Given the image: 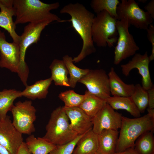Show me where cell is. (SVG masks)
<instances>
[{
    "label": "cell",
    "instance_id": "6da1fadb",
    "mask_svg": "<svg viewBox=\"0 0 154 154\" xmlns=\"http://www.w3.org/2000/svg\"><path fill=\"white\" fill-rule=\"evenodd\" d=\"M61 14L67 13L71 19L65 21L71 22L72 27L80 37L83 42L81 50L76 56L73 58L74 62L78 63L96 51L92 35V27L95 15L82 4L70 3L60 10Z\"/></svg>",
    "mask_w": 154,
    "mask_h": 154
},
{
    "label": "cell",
    "instance_id": "7a4b0ae2",
    "mask_svg": "<svg viewBox=\"0 0 154 154\" xmlns=\"http://www.w3.org/2000/svg\"><path fill=\"white\" fill-rule=\"evenodd\" d=\"M58 2L48 4L39 0H13L16 25L27 23L49 21L62 22L50 11L60 7Z\"/></svg>",
    "mask_w": 154,
    "mask_h": 154
},
{
    "label": "cell",
    "instance_id": "3957f363",
    "mask_svg": "<svg viewBox=\"0 0 154 154\" xmlns=\"http://www.w3.org/2000/svg\"><path fill=\"white\" fill-rule=\"evenodd\" d=\"M116 152L133 147L137 139L148 131H153L154 119L147 114L133 118L122 116Z\"/></svg>",
    "mask_w": 154,
    "mask_h": 154
},
{
    "label": "cell",
    "instance_id": "277c9868",
    "mask_svg": "<svg viewBox=\"0 0 154 154\" xmlns=\"http://www.w3.org/2000/svg\"><path fill=\"white\" fill-rule=\"evenodd\" d=\"M69 119L63 107L59 106L51 113L42 137L55 145H61L74 139L78 135L71 128Z\"/></svg>",
    "mask_w": 154,
    "mask_h": 154
},
{
    "label": "cell",
    "instance_id": "5b68a950",
    "mask_svg": "<svg viewBox=\"0 0 154 154\" xmlns=\"http://www.w3.org/2000/svg\"><path fill=\"white\" fill-rule=\"evenodd\" d=\"M117 20L105 11L95 16L92 25V35L94 43L98 46L111 47L117 42Z\"/></svg>",
    "mask_w": 154,
    "mask_h": 154
},
{
    "label": "cell",
    "instance_id": "8992f818",
    "mask_svg": "<svg viewBox=\"0 0 154 154\" xmlns=\"http://www.w3.org/2000/svg\"><path fill=\"white\" fill-rule=\"evenodd\" d=\"M52 22L49 21L29 23L24 29L20 36L19 43L20 50V61L17 74L23 85H27L29 76V68L25 61V56L27 48L33 43H37L40 39L41 33L48 25Z\"/></svg>",
    "mask_w": 154,
    "mask_h": 154
},
{
    "label": "cell",
    "instance_id": "52a82bcc",
    "mask_svg": "<svg viewBox=\"0 0 154 154\" xmlns=\"http://www.w3.org/2000/svg\"><path fill=\"white\" fill-rule=\"evenodd\" d=\"M117 20L126 19L130 26L147 30L153 19L150 15L139 6L134 0H121L117 5Z\"/></svg>",
    "mask_w": 154,
    "mask_h": 154
},
{
    "label": "cell",
    "instance_id": "ba28073f",
    "mask_svg": "<svg viewBox=\"0 0 154 154\" xmlns=\"http://www.w3.org/2000/svg\"><path fill=\"white\" fill-rule=\"evenodd\" d=\"M130 26L126 19L117 20L118 37L114 52V64H119L123 60L133 56L139 49L133 35L129 32Z\"/></svg>",
    "mask_w": 154,
    "mask_h": 154
},
{
    "label": "cell",
    "instance_id": "9c48e42d",
    "mask_svg": "<svg viewBox=\"0 0 154 154\" xmlns=\"http://www.w3.org/2000/svg\"><path fill=\"white\" fill-rule=\"evenodd\" d=\"M13 117L12 123L22 134L30 135L35 130L34 123L36 118V109L31 100L18 101L11 110Z\"/></svg>",
    "mask_w": 154,
    "mask_h": 154
},
{
    "label": "cell",
    "instance_id": "30bf717a",
    "mask_svg": "<svg viewBox=\"0 0 154 154\" xmlns=\"http://www.w3.org/2000/svg\"><path fill=\"white\" fill-rule=\"evenodd\" d=\"M84 85L91 94L106 100L111 95L109 77L102 69L90 70L78 82Z\"/></svg>",
    "mask_w": 154,
    "mask_h": 154
},
{
    "label": "cell",
    "instance_id": "8fae6325",
    "mask_svg": "<svg viewBox=\"0 0 154 154\" xmlns=\"http://www.w3.org/2000/svg\"><path fill=\"white\" fill-rule=\"evenodd\" d=\"M122 116L106 102L92 118V130L97 134L105 129L118 130L121 126Z\"/></svg>",
    "mask_w": 154,
    "mask_h": 154
},
{
    "label": "cell",
    "instance_id": "7c38bea8",
    "mask_svg": "<svg viewBox=\"0 0 154 154\" xmlns=\"http://www.w3.org/2000/svg\"><path fill=\"white\" fill-rule=\"evenodd\" d=\"M0 66L18 73L20 61L19 44L7 42L4 33L0 30Z\"/></svg>",
    "mask_w": 154,
    "mask_h": 154
},
{
    "label": "cell",
    "instance_id": "4fadbf2b",
    "mask_svg": "<svg viewBox=\"0 0 154 154\" xmlns=\"http://www.w3.org/2000/svg\"><path fill=\"white\" fill-rule=\"evenodd\" d=\"M150 62L147 51L145 52L143 54L136 53L127 63L121 65L122 73L127 76H129L132 70L134 68L137 69L142 77V86L147 90L154 86L149 71Z\"/></svg>",
    "mask_w": 154,
    "mask_h": 154
},
{
    "label": "cell",
    "instance_id": "5bb4252c",
    "mask_svg": "<svg viewBox=\"0 0 154 154\" xmlns=\"http://www.w3.org/2000/svg\"><path fill=\"white\" fill-rule=\"evenodd\" d=\"M24 142L22 134L13 125L10 117L7 115L0 119V144L11 154H16Z\"/></svg>",
    "mask_w": 154,
    "mask_h": 154
},
{
    "label": "cell",
    "instance_id": "9a60e30c",
    "mask_svg": "<svg viewBox=\"0 0 154 154\" xmlns=\"http://www.w3.org/2000/svg\"><path fill=\"white\" fill-rule=\"evenodd\" d=\"M72 129L78 135H82L92 129V118L79 107L63 106Z\"/></svg>",
    "mask_w": 154,
    "mask_h": 154
},
{
    "label": "cell",
    "instance_id": "2e32d148",
    "mask_svg": "<svg viewBox=\"0 0 154 154\" xmlns=\"http://www.w3.org/2000/svg\"><path fill=\"white\" fill-rule=\"evenodd\" d=\"M0 27L8 32L13 42L19 44L20 36L15 31L16 25L13 19L15 16L13 0H0Z\"/></svg>",
    "mask_w": 154,
    "mask_h": 154
},
{
    "label": "cell",
    "instance_id": "e0dca14e",
    "mask_svg": "<svg viewBox=\"0 0 154 154\" xmlns=\"http://www.w3.org/2000/svg\"><path fill=\"white\" fill-rule=\"evenodd\" d=\"M110 92L113 96L130 97L134 92L135 85L124 83L112 67L108 74Z\"/></svg>",
    "mask_w": 154,
    "mask_h": 154
},
{
    "label": "cell",
    "instance_id": "ac0fdd59",
    "mask_svg": "<svg viewBox=\"0 0 154 154\" xmlns=\"http://www.w3.org/2000/svg\"><path fill=\"white\" fill-rule=\"evenodd\" d=\"M119 132L113 129L103 130L98 134V147L96 153L114 154L116 153Z\"/></svg>",
    "mask_w": 154,
    "mask_h": 154
},
{
    "label": "cell",
    "instance_id": "d6986e66",
    "mask_svg": "<svg viewBox=\"0 0 154 154\" xmlns=\"http://www.w3.org/2000/svg\"><path fill=\"white\" fill-rule=\"evenodd\" d=\"M73 154H94L98 150V134L92 129L84 134L77 143Z\"/></svg>",
    "mask_w": 154,
    "mask_h": 154
},
{
    "label": "cell",
    "instance_id": "ffe728a7",
    "mask_svg": "<svg viewBox=\"0 0 154 154\" xmlns=\"http://www.w3.org/2000/svg\"><path fill=\"white\" fill-rule=\"evenodd\" d=\"M52 81L50 77L37 81L31 85H27L25 86V88L21 91V96L32 100L45 98L48 93V89Z\"/></svg>",
    "mask_w": 154,
    "mask_h": 154
},
{
    "label": "cell",
    "instance_id": "44dd1931",
    "mask_svg": "<svg viewBox=\"0 0 154 154\" xmlns=\"http://www.w3.org/2000/svg\"><path fill=\"white\" fill-rule=\"evenodd\" d=\"M106 101L114 110H125L135 118L141 116L140 113L130 97L110 96Z\"/></svg>",
    "mask_w": 154,
    "mask_h": 154
},
{
    "label": "cell",
    "instance_id": "7402d4cb",
    "mask_svg": "<svg viewBox=\"0 0 154 154\" xmlns=\"http://www.w3.org/2000/svg\"><path fill=\"white\" fill-rule=\"evenodd\" d=\"M85 98L78 107L88 116L93 118L106 103V101L86 90Z\"/></svg>",
    "mask_w": 154,
    "mask_h": 154
},
{
    "label": "cell",
    "instance_id": "603a6c76",
    "mask_svg": "<svg viewBox=\"0 0 154 154\" xmlns=\"http://www.w3.org/2000/svg\"><path fill=\"white\" fill-rule=\"evenodd\" d=\"M51 71L50 78L56 86L70 87L68 70L62 60L54 59L49 66Z\"/></svg>",
    "mask_w": 154,
    "mask_h": 154
},
{
    "label": "cell",
    "instance_id": "cb8c5ba5",
    "mask_svg": "<svg viewBox=\"0 0 154 154\" xmlns=\"http://www.w3.org/2000/svg\"><path fill=\"white\" fill-rule=\"evenodd\" d=\"M31 154H48L56 147L43 137H36L31 134L25 142Z\"/></svg>",
    "mask_w": 154,
    "mask_h": 154
},
{
    "label": "cell",
    "instance_id": "d4e9b609",
    "mask_svg": "<svg viewBox=\"0 0 154 154\" xmlns=\"http://www.w3.org/2000/svg\"><path fill=\"white\" fill-rule=\"evenodd\" d=\"M21 91L15 89H5L0 91V119L5 118L13 106L14 100L21 97Z\"/></svg>",
    "mask_w": 154,
    "mask_h": 154
},
{
    "label": "cell",
    "instance_id": "484cf974",
    "mask_svg": "<svg viewBox=\"0 0 154 154\" xmlns=\"http://www.w3.org/2000/svg\"><path fill=\"white\" fill-rule=\"evenodd\" d=\"M62 60L69 74V82L70 87L74 88L77 83L88 73L90 69H82L77 67L74 64L73 58L68 55H66L63 56Z\"/></svg>",
    "mask_w": 154,
    "mask_h": 154
},
{
    "label": "cell",
    "instance_id": "4316f807",
    "mask_svg": "<svg viewBox=\"0 0 154 154\" xmlns=\"http://www.w3.org/2000/svg\"><path fill=\"white\" fill-rule=\"evenodd\" d=\"M153 131H148L135 141L134 148L138 154H154Z\"/></svg>",
    "mask_w": 154,
    "mask_h": 154
},
{
    "label": "cell",
    "instance_id": "83f0119b",
    "mask_svg": "<svg viewBox=\"0 0 154 154\" xmlns=\"http://www.w3.org/2000/svg\"><path fill=\"white\" fill-rule=\"evenodd\" d=\"M120 2L118 0H92L91 2L90 6L96 14L105 11L117 20L116 10Z\"/></svg>",
    "mask_w": 154,
    "mask_h": 154
},
{
    "label": "cell",
    "instance_id": "f1b7e54d",
    "mask_svg": "<svg viewBox=\"0 0 154 154\" xmlns=\"http://www.w3.org/2000/svg\"><path fill=\"white\" fill-rule=\"evenodd\" d=\"M130 97L140 113H144L148 106L147 90L141 84H137Z\"/></svg>",
    "mask_w": 154,
    "mask_h": 154
},
{
    "label": "cell",
    "instance_id": "f546056e",
    "mask_svg": "<svg viewBox=\"0 0 154 154\" xmlns=\"http://www.w3.org/2000/svg\"><path fill=\"white\" fill-rule=\"evenodd\" d=\"M58 97L64 102L65 107H78L84 99L85 95L78 94L73 90H69L61 92Z\"/></svg>",
    "mask_w": 154,
    "mask_h": 154
},
{
    "label": "cell",
    "instance_id": "4dcf8cb0",
    "mask_svg": "<svg viewBox=\"0 0 154 154\" xmlns=\"http://www.w3.org/2000/svg\"><path fill=\"white\" fill-rule=\"evenodd\" d=\"M84 134L78 135L73 140L66 143L56 145L49 154H72L78 141Z\"/></svg>",
    "mask_w": 154,
    "mask_h": 154
},
{
    "label": "cell",
    "instance_id": "1f68e13d",
    "mask_svg": "<svg viewBox=\"0 0 154 154\" xmlns=\"http://www.w3.org/2000/svg\"><path fill=\"white\" fill-rule=\"evenodd\" d=\"M147 32V37L149 41L152 45L151 52L149 56L150 61L154 59V26L152 24L150 25L146 30Z\"/></svg>",
    "mask_w": 154,
    "mask_h": 154
},
{
    "label": "cell",
    "instance_id": "d6a6232c",
    "mask_svg": "<svg viewBox=\"0 0 154 154\" xmlns=\"http://www.w3.org/2000/svg\"><path fill=\"white\" fill-rule=\"evenodd\" d=\"M148 97L147 108L154 109V86L147 90Z\"/></svg>",
    "mask_w": 154,
    "mask_h": 154
},
{
    "label": "cell",
    "instance_id": "836d02e7",
    "mask_svg": "<svg viewBox=\"0 0 154 154\" xmlns=\"http://www.w3.org/2000/svg\"><path fill=\"white\" fill-rule=\"evenodd\" d=\"M145 9L151 16L153 19H154V0L150 1L144 7Z\"/></svg>",
    "mask_w": 154,
    "mask_h": 154
},
{
    "label": "cell",
    "instance_id": "e575fe53",
    "mask_svg": "<svg viewBox=\"0 0 154 154\" xmlns=\"http://www.w3.org/2000/svg\"><path fill=\"white\" fill-rule=\"evenodd\" d=\"M16 154H31L27 147L25 142H23L18 149Z\"/></svg>",
    "mask_w": 154,
    "mask_h": 154
},
{
    "label": "cell",
    "instance_id": "d590c367",
    "mask_svg": "<svg viewBox=\"0 0 154 154\" xmlns=\"http://www.w3.org/2000/svg\"><path fill=\"white\" fill-rule=\"evenodd\" d=\"M114 154H138L133 147L126 149L122 151L116 152Z\"/></svg>",
    "mask_w": 154,
    "mask_h": 154
},
{
    "label": "cell",
    "instance_id": "8d00e7d4",
    "mask_svg": "<svg viewBox=\"0 0 154 154\" xmlns=\"http://www.w3.org/2000/svg\"><path fill=\"white\" fill-rule=\"evenodd\" d=\"M0 154H11L4 146L0 144Z\"/></svg>",
    "mask_w": 154,
    "mask_h": 154
},
{
    "label": "cell",
    "instance_id": "74e56055",
    "mask_svg": "<svg viewBox=\"0 0 154 154\" xmlns=\"http://www.w3.org/2000/svg\"><path fill=\"white\" fill-rule=\"evenodd\" d=\"M147 114L153 119H154V109H150L147 108Z\"/></svg>",
    "mask_w": 154,
    "mask_h": 154
},
{
    "label": "cell",
    "instance_id": "f35d334b",
    "mask_svg": "<svg viewBox=\"0 0 154 154\" xmlns=\"http://www.w3.org/2000/svg\"><path fill=\"white\" fill-rule=\"evenodd\" d=\"M147 0H139V1L141 2H142L143 3H145L147 1Z\"/></svg>",
    "mask_w": 154,
    "mask_h": 154
},
{
    "label": "cell",
    "instance_id": "ab89813d",
    "mask_svg": "<svg viewBox=\"0 0 154 154\" xmlns=\"http://www.w3.org/2000/svg\"><path fill=\"white\" fill-rule=\"evenodd\" d=\"M98 154V153H95V154Z\"/></svg>",
    "mask_w": 154,
    "mask_h": 154
}]
</instances>
